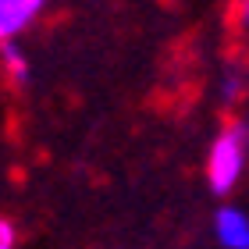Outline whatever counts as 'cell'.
<instances>
[{
	"label": "cell",
	"instance_id": "1",
	"mask_svg": "<svg viewBox=\"0 0 249 249\" xmlns=\"http://www.w3.org/2000/svg\"><path fill=\"white\" fill-rule=\"evenodd\" d=\"M249 167V121L228 118L207 150V185L213 196H231Z\"/></svg>",
	"mask_w": 249,
	"mask_h": 249
},
{
	"label": "cell",
	"instance_id": "2",
	"mask_svg": "<svg viewBox=\"0 0 249 249\" xmlns=\"http://www.w3.org/2000/svg\"><path fill=\"white\" fill-rule=\"evenodd\" d=\"M249 100V57L239 50H231V57L221 68V82H217V104L228 118H235V110Z\"/></svg>",
	"mask_w": 249,
	"mask_h": 249
},
{
	"label": "cell",
	"instance_id": "3",
	"mask_svg": "<svg viewBox=\"0 0 249 249\" xmlns=\"http://www.w3.org/2000/svg\"><path fill=\"white\" fill-rule=\"evenodd\" d=\"M47 11V0H0V43H15Z\"/></svg>",
	"mask_w": 249,
	"mask_h": 249
},
{
	"label": "cell",
	"instance_id": "4",
	"mask_svg": "<svg viewBox=\"0 0 249 249\" xmlns=\"http://www.w3.org/2000/svg\"><path fill=\"white\" fill-rule=\"evenodd\" d=\"M213 239L221 249H249V213L224 203L213 213Z\"/></svg>",
	"mask_w": 249,
	"mask_h": 249
},
{
	"label": "cell",
	"instance_id": "5",
	"mask_svg": "<svg viewBox=\"0 0 249 249\" xmlns=\"http://www.w3.org/2000/svg\"><path fill=\"white\" fill-rule=\"evenodd\" d=\"M224 29H228L231 50L249 57V0H228V7H224Z\"/></svg>",
	"mask_w": 249,
	"mask_h": 249
},
{
	"label": "cell",
	"instance_id": "6",
	"mask_svg": "<svg viewBox=\"0 0 249 249\" xmlns=\"http://www.w3.org/2000/svg\"><path fill=\"white\" fill-rule=\"evenodd\" d=\"M0 68H4L7 82L18 89H25L32 82V61L18 43H0Z\"/></svg>",
	"mask_w": 249,
	"mask_h": 249
},
{
	"label": "cell",
	"instance_id": "7",
	"mask_svg": "<svg viewBox=\"0 0 249 249\" xmlns=\"http://www.w3.org/2000/svg\"><path fill=\"white\" fill-rule=\"evenodd\" d=\"M18 246V228L7 217H0V249H15Z\"/></svg>",
	"mask_w": 249,
	"mask_h": 249
}]
</instances>
